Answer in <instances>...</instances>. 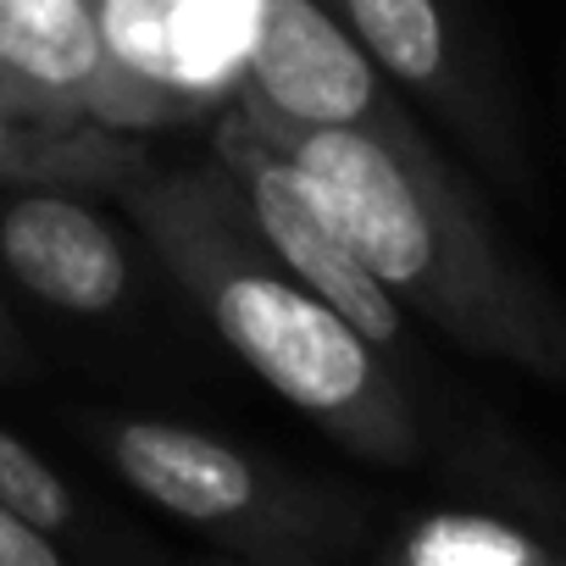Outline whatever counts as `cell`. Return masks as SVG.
I'll list each match as a JSON object with an SVG mask.
<instances>
[{
	"label": "cell",
	"mask_w": 566,
	"mask_h": 566,
	"mask_svg": "<svg viewBox=\"0 0 566 566\" xmlns=\"http://www.w3.org/2000/svg\"><path fill=\"white\" fill-rule=\"evenodd\" d=\"M117 472L156 505L189 522H228L255 505V467L211 433L178 422H117L112 428Z\"/></svg>",
	"instance_id": "8"
},
{
	"label": "cell",
	"mask_w": 566,
	"mask_h": 566,
	"mask_svg": "<svg viewBox=\"0 0 566 566\" xmlns=\"http://www.w3.org/2000/svg\"><path fill=\"white\" fill-rule=\"evenodd\" d=\"M145 167H150L145 150L123 128L0 95V184L67 189V195H123Z\"/></svg>",
	"instance_id": "7"
},
{
	"label": "cell",
	"mask_w": 566,
	"mask_h": 566,
	"mask_svg": "<svg viewBox=\"0 0 566 566\" xmlns=\"http://www.w3.org/2000/svg\"><path fill=\"white\" fill-rule=\"evenodd\" d=\"M328 7L384 73V84H400L406 95L450 117L472 139V150H494L489 106L461 67V40L444 0H328Z\"/></svg>",
	"instance_id": "6"
},
{
	"label": "cell",
	"mask_w": 566,
	"mask_h": 566,
	"mask_svg": "<svg viewBox=\"0 0 566 566\" xmlns=\"http://www.w3.org/2000/svg\"><path fill=\"white\" fill-rule=\"evenodd\" d=\"M217 167L228 172L239 211H244L250 233L261 239V250L295 283H306L328 312H339L378 356H400L406 350V306L361 266V255L345 244V233L328 222L323 200L301 178V167L255 128V117L244 106H233L217 123Z\"/></svg>",
	"instance_id": "3"
},
{
	"label": "cell",
	"mask_w": 566,
	"mask_h": 566,
	"mask_svg": "<svg viewBox=\"0 0 566 566\" xmlns=\"http://www.w3.org/2000/svg\"><path fill=\"white\" fill-rule=\"evenodd\" d=\"M7 350H12V323H7V312H0V361H7Z\"/></svg>",
	"instance_id": "12"
},
{
	"label": "cell",
	"mask_w": 566,
	"mask_h": 566,
	"mask_svg": "<svg viewBox=\"0 0 566 566\" xmlns=\"http://www.w3.org/2000/svg\"><path fill=\"white\" fill-rule=\"evenodd\" d=\"M123 206L206 323L290 406L367 444L406 439L384 356L261 250L222 167H145Z\"/></svg>",
	"instance_id": "2"
},
{
	"label": "cell",
	"mask_w": 566,
	"mask_h": 566,
	"mask_svg": "<svg viewBox=\"0 0 566 566\" xmlns=\"http://www.w3.org/2000/svg\"><path fill=\"white\" fill-rule=\"evenodd\" d=\"M255 128L301 167L328 222L400 306L483 356L566 373V317L511 266L461 178L395 95L350 128H277L266 117Z\"/></svg>",
	"instance_id": "1"
},
{
	"label": "cell",
	"mask_w": 566,
	"mask_h": 566,
	"mask_svg": "<svg viewBox=\"0 0 566 566\" xmlns=\"http://www.w3.org/2000/svg\"><path fill=\"white\" fill-rule=\"evenodd\" d=\"M0 505L12 516H23L29 527L51 533V527H67L73 522V494L67 483L18 439L0 428Z\"/></svg>",
	"instance_id": "10"
},
{
	"label": "cell",
	"mask_w": 566,
	"mask_h": 566,
	"mask_svg": "<svg viewBox=\"0 0 566 566\" xmlns=\"http://www.w3.org/2000/svg\"><path fill=\"white\" fill-rule=\"evenodd\" d=\"M411 566H533V549L500 522L439 516L411 538Z\"/></svg>",
	"instance_id": "9"
},
{
	"label": "cell",
	"mask_w": 566,
	"mask_h": 566,
	"mask_svg": "<svg viewBox=\"0 0 566 566\" xmlns=\"http://www.w3.org/2000/svg\"><path fill=\"white\" fill-rule=\"evenodd\" d=\"M0 266L67 317H112L134 290L117 228L67 189H23L0 206Z\"/></svg>",
	"instance_id": "5"
},
{
	"label": "cell",
	"mask_w": 566,
	"mask_h": 566,
	"mask_svg": "<svg viewBox=\"0 0 566 566\" xmlns=\"http://www.w3.org/2000/svg\"><path fill=\"white\" fill-rule=\"evenodd\" d=\"M0 566H62V555L45 544L40 527H29L23 516L0 505Z\"/></svg>",
	"instance_id": "11"
},
{
	"label": "cell",
	"mask_w": 566,
	"mask_h": 566,
	"mask_svg": "<svg viewBox=\"0 0 566 566\" xmlns=\"http://www.w3.org/2000/svg\"><path fill=\"white\" fill-rule=\"evenodd\" d=\"M389 101L384 73L328 0H261L239 67V106L277 128H350Z\"/></svg>",
	"instance_id": "4"
}]
</instances>
